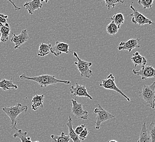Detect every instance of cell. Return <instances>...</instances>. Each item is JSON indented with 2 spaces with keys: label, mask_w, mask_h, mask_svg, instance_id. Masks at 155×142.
I'll return each instance as SVG.
<instances>
[{
  "label": "cell",
  "mask_w": 155,
  "mask_h": 142,
  "mask_svg": "<svg viewBox=\"0 0 155 142\" xmlns=\"http://www.w3.org/2000/svg\"><path fill=\"white\" fill-rule=\"evenodd\" d=\"M19 78L21 79H26V80H33L39 84L41 88H45L46 86L55 84L58 83H62L69 84L71 82L69 80H59L57 79L54 76L50 74H42L36 77H27L25 74H21L19 76Z\"/></svg>",
  "instance_id": "6da1fadb"
},
{
  "label": "cell",
  "mask_w": 155,
  "mask_h": 142,
  "mask_svg": "<svg viewBox=\"0 0 155 142\" xmlns=\"http://www.w3.org/2000/svg\"><path fill=\"white\" fill-rule=\"evenodd\" d=\"M28 109V107L27 106H24L21 103H18L15 106L4 107L2 108V111L5 113L6 115L11 119L12 128L17 130L16 128L17 123V118L18 116L24 111L25 113L27 112Z\"/></svg>",
  "instance_id": "7a4b0ae2"
},
{
  "label": "cell",
  "mask_w": 155,
  "mask_h": 142,
  "mask_svg": "<svg viewBox=\"0 0 155 142\" xmlns=\"http://www.w3.org/2000/svg\"><path fill=\"white\" fill-rule=\"evenodd\" d=\"M139 94L146 105L153 110L155 106V82L150 85H144Z\"/></svg>",
  "instance_id": "3957f363"
},
{
  "label": "cell",
  "mask_w": 155,
  "mask_h": 142,
  "mask_svg": "<svg viewBox=\"0 0 155 142\" xmlns=\"http://www.w3.org/2000/svg\"><path fill=\"white\" fill-rule=\"evenodd\" d=\"M73 55L77 59V61L75 62L74 64L81 74V77L90 78L93 76V72L90 69V67L92 66L93 63L80 59L77 53L75 51L73 52Z\"/></svg>",
  "instance_id": "277c9868"
},
{
  "label": "cell",
  "mask_w": 155,
  "mask_h": 142,
  "mask_svg": "<svg viewBox=\"0 0 155 142\" xmlns=\"http://www.w3.org/2000/svg\"><path fill=\"white\" fill-rule=\"evenodd\" d=\"M94 112L96 114V121L94 122L96 130H98L100 128L102 122L115 118V116L104 110L100 104H98V107L95 108Z\"/></svg>",
  "instance_id": "5b68a950"
},
{
  "label": "cell",
  "mask_w": 155,
  "mask_h": 142,
  "mask_svg": "<svg viewBox=\"0 0 155 142\" xmlns=\"http://www.w3.org/2000/svg\"><path fill=\"white\" fill-rule=\"evenodd\" d=\"M100 86H101L105 89L112 90L118 92L120 95H122L127 101H130V99L127 95H125L120 89L117 86L115 83V78L113 74H110L108 76V77L105 79L102 80V83L100 84Z\"/></svg>",
  "instance_id": "8992f818"
},
{
  "label": "cell",
  "mask_w": 155,
  "mask_h": 142,
  "mask_svg": "<svg viewBox=\"0 0 155 142\" xmlns=\"http://www.w3.org/2000/svg\"><path fill=\"white\" fill-rule=\"evenodd\" d=\"M133 3H131L130 6V9L133 11V13L129 14L131 17V21L135 24H137L139 26H143V25H153L154 23L152 21L147 18L145 16L133 7Z\"/></svg>",
  "instance_id": "52a82bcc"
},
{
  "label": "cell",
  "mask_w": 155,
  "mask_h": 142,
  "mask_svg": "<svg viewBox=\"0 0 155 142\" xmlns=\"http://www.w3.org/2000/svg\"><path fill=\"white\" fill-rule=\"evenodd\" d=\"M132 72L135 75L140 76L143 80L155 77V68L151 66H141L140 69H133Z\"/></svg>",
  "instance_id": "ba28073f"
},
{
  "label": "cell",
  "mask_w": 155,
  "mask_h": 142,
  "mask_svg": "<svg viewBox=\"0 0 155 142\" xmlns=\"http://www.w3.org/2000/svg\"><path fill=\"white\" fill-rule=\"evenodd\" d=\"M72 113L74 116L78 118L83 120L88 119V112L87 110H83L82 103H78L76 100L72 99Z\"/></svg>",
  "instance_id": "9c48e42d"
},
{
  "label": "cell",
  "mask_w": 155,
  "mask_h": 142,
  "mask_svg": "<svg viewBox=\"0 0 155 142\" xmlns=\"http://www.w3.org/2000/svg\"><path fill=\"white\" fill-rule=\"evenodd\" d=\"M12 35L13 36L11 41L15 44V46L14 47L15 49L19 48L21 45H23L30 39L27 29L22 30L21 33L18 35H16L14 33H13Z\"/></svg>",
  "instance_id": "30bf717a"
},
{
  "label": "cell",
  "mask_w": 155,
  "mask_h": 142,
  "mask_svg": "<svg viewBox=\"0 0 155 142\" xmlns=\"http://www.w3.org/2000/svg\"><path fill=\"white\" fill-rule=\"evenodd\" d=\"M69 91L71 94L73 95V97H85L88 98L90 100H93V98L87 91V89L85 86L79 85L78 83H75V85H72Z\"/></svg>",
  "instance_id": "8fae6325"
},
{
  "label": "cell",
  "mask_w": 155,
  "mask_h": 142,
  "mask_svg": "<svg viewBox=\"0 0 155 142\" xmlns=\"http://www.w3.org/2000/svg\"><path fill=\"white\" fill-rule=\"evenodd\" d=\"M140 41L138 39H129L128 41L121 42L118 46V51H127L129 52H131L133 49L135 48H139Z\"/></svg>",
  "instance_id": "7c38bea8"
},
{
  "label": "cell",
  "mask_w": 155,
  "mask_h": 142,
  "mask_svg": "<svg viewBox=\"0 0 155 142\" xmlns=\"http://www.w3.org/2000/svg\"><path fill=\"white\" fill-rule=\"evenodd\" d=\"M69 45L66 43L57 41L54 45V47L51 48L50 53L54 56H60L61 54L69 53Z\"/></svg>",
  "instance_id": "4fadbf2b"
},
{
  "label": "cell",
  "mask_w": 155,
  "mask_h": 142,
  "mask_svg": "<svg viewBox=\"0 0 155 142\" xmlns=\"http://www.w3.org/2000/svg\"><path fill=\"white\" fill-rule=\"evenodd\" d=\"M42 2H44V1L40 0H33L26 2L24 3V7L27 9L28 13L30 15H32L35 11L41 8L42 7Z\"/></svg>",
  "instance_id": "5bb4252c"
},
{
  "label": "cell",
  "mask_w": 155,
  "mask_h": 142,
  "mask_svg": "<svg viewBox=\"0 0 155 142\" xmlns=\"http://www.w3.org/2000/svg\"><path fill=\"white\" fill-rule=\"evenodd\" d=\"M45 98L44 95H36L33 96L31 100L32 105L31 108L33 110H36L39 108H42L44 107V100Z\"/></svg>",
  "instance_id": "9a60e30c"
},
{
  "label": "cell",
  "mask_w": 155,
  "mask_h": 142,
  "mask_svg": "<svg viewBox=\"0 0 155 142\" xmlns=\"http://www.w3.org/2000/svg\"><path fill=\"white\" fill-rule=\"evenodd\" d=\"M72 122H73V120H72V117L71 116H69L68 122L66 123V126L68 128V136L69 137L71 140H72L73 142H81L79 138L78 135L75 133L74 130L73 128Z\"/></svg>",
  "instance_id": "2e32d148"
},
{
  "label": "cell",
  "mask_w": 155,
  "mask_h": 142,
  "mask_svg": "<svg viewBox=\"0 0 155 142\" xmlns=\"http://www.w3.org/2000/svg\"><path fill=\"white\" fill-rule=\"evenodd\" d=\"M131 61L134 64V67L137 66H145L147 63V60L143 56H141L139 52H135L131 57Z\"/></svg>",
  "instance_id": "e0dca14e"
},
{
  "label": "cell",
  "mask_w": 155,
  "mask_h": 142,
  "mask_svg": "<svg viewBox=\"0 0 155 142\" xmlns=\"http://www.w3.org/2000/svg\"><path fill=\"white\" fill-rule=\"evenodd\" d=\"M0 89L4 90H11L13 89H18V86L13 84L12 78H11L10 80L2 79L0 81Z\"/></svg>",
  "instance_id": "ac0fdd59"
},
{
  "label": "cell",
  "mask_w": 155,
  "mask_h": 142,
  "mask_svg": "<svg viewBox=\"0 0 155 142\" xmlns=\"http://www.w3.org/2000/svg\"><path fill=\"white\" fill-rule=\"evenodd\" d=\"M52 47L51 44H45L42 43L39 46V49L37 51L38 56L44 57L48 55L50 52V49Z\"/></svg>",
  "instance_id": "d6986e66"
},
{
  "label": "cell",
  "mask_w": 155,
  "mask_h": 142,
  "mask_svg": "<svg viewBox=\"0 0 155 142\" xmlns=\"http://www.w3.org/2000/svg\"><path fill=\"white\" fill-rule=\"evenodd\" d=\"M14 138H18L21 139V142H32L31 140V138L28 136L27 132H24L22 130H18L17 132L13 134ZM35 142H39V141H36Z\"/></svg>",
  "instance_id": "ffe728a7"
},
{
  "label": "cell",
  "mask_w": 155,
  "mask_h": 142,
  "mask_svg": "<svg viewBox=\"0 0 155 142\" xmlns=\"http://www.w3.org/2000/svg\"><path fill=\"white\" fill-rule=\"evenodd\" d=\"M137 142H150L146 128V122H143L140 131L139 138Z\"/></svg>",
  "instance_id": "44dd1931"
},
{
  "label": "cell",
  "mask_w": 155,
  "mask_h": 142,
  "mask_svg": "<svg viewBox=\"0 0 155 142\" xmlns=\"http://www.w3.org/2000/svg\"><path fill=\"white\" fill-rule=\"evenodd\" d=\"M1 26V42H6L8 40V37L11 33V28L7 27L4 25L0 24Z\"/></svg>",
  "instance_id": "7402d4cb"
},
{
  "label": "cell",
  "mask_w": 155,
  "mask_h": 142,
  "mask_svg": "<svg viewBox=\"0 0 155 142\" xmlns=\"http://www.w3.org/2000/svg\"><path fill=\"white\" fill-rule=\"evenodd\" d=\"M52 142H69L71 139L68 136H67L63 132H61L60 136L52 134L51 136Z\"/></svg>",
  "instance_id": "603a6c76"
},
{
  "label": "cell",
  "mask_w": 155,
  "mask_h": 142,
  "mask_svg": "<svg viewBox=\"0 0 155 142\" xmlns=\"http://www.w3.org/2000/svg\"><path fill=\"white\" fill-rule=\"evenodd\" d=\"M110 20L114 22L117 26L120 28V25L124 23V18L122 13H117L116 14L111 17Z\"/></svg>",
  "instance_id": "cb8c5ba5"
},
{
  "label": "cell",
  "mask_w": 155,
  "mask_h": 142,
  "mask_svg": "<svg viewBox=\"0 0 155 142\" xmlns=\"http://www.w3.org/2000/svg\"><path fill=\"white\" fill-rule=\"evenodd\" d=\"M119 29V27L117 26L114 22L111 21L106 26V31L110 35L114 36L118 32Z\"/></svg>",
  "instance_id": "d4e9b609"
},
{
  "label": "cell",
  "mask_w": 155,
  "mask_h": 142,
  "mask_svg": "<svg viewBox=\"0 0 155 142\" xmlns=\"http://www.w3.org/2000/svg\"><path fill=\"white\" fill-rule=\"evenodd\" d=\"M148 135L149 136L150 142H155V124L153 122H151L147 128Z\"/></svg>",
  "instance_id": "484cf974"
},
{
  "label": "cell",
  "mask_w": 155,
  "mask_h": 142,
  "mask_svg": "<svg viewBox=\"0 0 155 142\" xmlns=\"http://www.w3.org/2000/svg\"><path fill=\"white\" fill-rule=\"evenodd\" d=\"M153 0H139L137 3L143 7V9H151L153 6Z\"/></svg>",
  "instance_id": "4316f807"
},
{
  "label": "cell",
  "mask_w": 155,
  "mask_h": 142,
  "mask_svg": "<svg viewBox=\"0 0 155 142\" xmlns=\"http://www.w3.org/2000/svg\"><path fill=\"white\" fill-rule=\"evenodd\" d=\"M105 4L106 7H107L108 9H110V8H114L115 6L116 5L117 3H122L124 2V1L122 0H114V1H108V0H105Z\"/></svg>",
  "instance_id": "83f0119b"
},
{
  "label": "cell",
  "mask_w": 155,
  "mask_h": 142,
  "mask_svg": "<svg viewBox=\"0 0 155 142\" xmlns=\"http://www.w3.org/2000/svg\"><path fill=\"white\" fill-rule=\"evenodd\" d=\"M89 133V131L88 130V129L85 128L84 129L83 131L81 132L80 134L78 135L79 138L81 140V141H83L85 139H86L87 135Z\"/></svg>",
  "instance_id": "f1b7e54d"
},
{
  "label": "cell",
  "mask_w": 155,
  "mask_h": 142,
  "mask_svg": "<svg viewBox=\"0 0 155 142\" xmlns=\"http://www.w3.org/2000/svg\"><path fill=\"white\" fill-rule=\"evenodd\" d=\"M8 18V15H4L3 14L0 13V24L5 25L7 23V21Z\"/></svg>",
  "instance_id": "f546056e"
},
{
  "label": "cell",
  "mask_w": 155,
  "mask_h": 142,
  "mask_svg": "<svg viewBox=\"0 0 155 142\" xmlns=\"http://www.w3.org/2000/svg\"><path fill=\"white\" fill-rule=\"evenodd\" d=\"M85 124L81 125L80 126H78L74 130L75 133H76L77 135L80 134L81 132L85 128Z\"/></svg>",
  "instance_id": "4dcf8cb0"
},
{
  "label": "cell",
  "mask_w": 155,
  "mask_h": 142,
  "mask_svg": "<svg viewBox=\"0 0 155 142\" xmlns=\"http://www.w3.org/2000/svg\"><path fill=\"white\" fill-rule=\"evenodd\" d=\"M10 1V2H11V3H12V4H13V6L15 7V10H19V9H21V8H18V7H15V4H14V3H13V2H12V1Z\"/></svg>",
  "instance_id": "1f68e13d"
},
{
  "label": "cell",
  "mask_w": 155,
  "mask_h": 142,
  "mask_svg": "<svg viewBox=\"0 0 155 142\" xmlns=\"http://www.w3.org/2000/svg\"><path fill=\"white\" fill-rule=\"evenodd\" d=\"M107 142H118L116 140H108Z\"/></svg>",
  "instance_id": "d6a6232c"
},
{
  "label": "cell",
  "mask_w": 155,
  "mask_h": 142,
  "mask_svg": "<svg viewBox=\"0 0 155 142\" xmlns=\"http://www.w3.org/2000/svg\"><path fill=\"white\" fill-rule=\"evenodd\" d=\"M1 30H0V42H1Z\"/></svg>",
  "instance_id": "836d02e7"
}]
</instances>
